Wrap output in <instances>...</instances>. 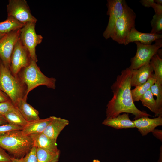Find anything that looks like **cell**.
I'll list each match as a JSON object with an SVG mask.
<instances>
[{
    "instance_id": "1",
    "label": "cell",
    "mask_w": 162,
    "mask_h": 162,
    "mask_svg": "<svg viewBox=\"0 0 162 162\" xmlns=\"http://www.w3.org/2000/svg\"><path fill=\"white\" fill-rule=\"evenodd\" d=\"M131 70L129 68L122 70L111 87L113 96L107 105L106 118H113L121 113H130L135 120L143 117L152 116L135 106L131 94Z\"/></svg>"
},
{
    "instance_id": "2",
    "label": "cell",
    "mask_w": 162,
    "mask_h": 162,
    "mask_svg": "<svg viewBox=\"0 0 162 162\" xmlns=\"http://www.w3.org/2000/svg\"><path fill=\"white\" fill-rule=\"evenodd\" d=\"M33 146L32 138L23 134L21 130L10 131L0 136V147L14 158H23Z\"/></svg>"
},
{
    "instance_id": "3",
    "label": "cell",
    "mask_w": 162,
    "mask_h": 162,
    "mask_svg": "<svg viewBox=\"0 0 162 162\" xmlns=\"http://www.w3.org/2000/svg\"><path fill=\"white\" fill-rule=\"evenodd\" d=\"M0 89L7 94L14 106L21 98L26 100V87L18 76H14L0 58Z\"/></svg>"
},
{
    "instance_id": "4",
    "label": "cell",
    "mask_w": 162,
    "mask_h": 162,
    "mask_svg": "<svg viewBox=\"0 0 162 162\" xmlns=\"http://www.w3.org/2000/svg\"><path fill=\"white\" fill-rule=\"evenodd\" d=\"M36 62L31 59L30 64L22 68L18 74L19 78L26 87V98L29 92L36 87L41 86L55 89L56 80L44 75L37 65Z\"/></svg>"
},
{
    "instance_id": "5",
    "label": "cell",
    "mask_w": 162,
    "mask_h": 162,
    "mask_svg": "<svg viewBox=\"0 0 162 162\" xmlns=\"http://www.w3.org/2000/svg\"><path fill=\"white\" fill-rule=\"evenodd\" d=\"M136 16L133 10L127 5L122 15L116 20L110 38L119 44H124L128 33L135 27Z\"/></svg>"
},
{
    "instance_id": "6",
    "label": "cell",
    "mask_w": 162,
    "mask_h": 162,
    "mask_svg": "<svg viewBox=\"0 0 162 162\" xmlns=\"http://www.w3.org/2000/svg\"><path fill=\"white\" fill-rule=\"evenodd\" d=\"M155 41L153 45H145L138 41L134 42L137 46V50L135 55L131 59V65L129 68L130 70L138 69L149 63L152 57L162 47V38Z\"/></svg>"
},
{
    "instance_id": "7",
    "label": "cell",
    "mask_w": 162,
    "mask_h": 162,
    "mask_svg": "<svg viewBox=\"0 0 162 162\" xmlns=\"http://www.w3.org/2000/svg\"><path fill=\"white\" fill-rule=\"evenodd\" d=\"M36 23L31 22L26 24L20 29L19 38L22 44L29 52L31 59L37 62L38 60L36 47L42 42L43 37L36 33Z\"/></svg>"
},
{
    "instance_id": "8",
    "label": "cell",
    "mask_w": 162,
    "mask_h": 162,
    "mask_svg": "<svg viewBox=\"0 0 162 162\" xmlns=\"http://www.w3.org/2000/svg\"><path fill=\"white\" fill-rule=\"evenodd\" d=\"M7 8L8 16H11L21 23H36L38 21L32 14L26 0H9Z\"/></svg>"
},
{
    "instance_id": "9",
    "label": "cell",
    "mask_w": 162,
    "mask_h": 162,
    "mask_svg": "<svg viewBox=\"0 0 162 162\" xmlns=\"http://www.w3.org/2000/svg\"><path fill=\"white\" fill-rule=\"evenodd\" d=\"M31 60L29 52L22 44L19 38L15 46L11 57L10 69L13 75L17 76L21 69L30 64Z\"/></svg>"
},
{
    "instance_id": "10",
    "label": "cell",
    "mask_w": 162,
    "mask_h": 162,
    "mask_svg": "<svg viewBox=\"0 0 162 162\" xmlns=\"http://www.w3.org/2000/svg\"><path fill=\"white\" fill-rule=\"evenodd\" d=\"M127 5L125 0L107 1V14L109 16V18L107 27L103 33L106 39L110 38L116 20L122 15Z\"/></svg>"
},
{
    "instance_id": "11",
    "label": "cell",
    "mask_w": 162,
    "mask_h": 162,
    "mask_svg": "<svg viewBox=\"0 0 162 162\" xmlns=\"http://www.w3.org/2000/svg\"><path fill=\"white\" fill-rule=\"evenodd\" d=\"M20 29L7 33L0 39V58L9 69L11 55L15 46L19 38Z\"/></svg>"
},
{
    "instance_id": "12",
    "label": "cell",
    "mask_w": 162,
    "mask_h": 162,
    "mask_svg": "<svg viewBox=\"0 0 162 162\" xmlns=\"http://www.w3.org/2000/svg\"><path fill=\"white\" fill-rule=\"evenodd\" d=\"M33 141V146L55 154H60L57 146V140L51 138L43 132L29 135Z\"/></svg>"
},
{
    "instance_id": "13",
    "label": "cell",
    "mask_w": 162,
    "mask_h": 162,
    "mask_svg": "<svg viewBox=\"0 0 162 162\" xmlns=\"http://www.w3.org/2000/svg\"><path fill=\"white\" fill-rule=\"evenodd\" d=\"M162 38L161 34L141 32L137 30L134 27L126 37L124 44L126 45L131 42L138 41L144 44L151 45L153 41Z\"/></svg>"
},
{
    "instance_id": "14",
    "label": "cell",
    "mask_w": 162,
    "mask_h": 162,
    "mask_svg": "<svg viewBox=\"0 0 162 162\" xmlns=\"http://www.w3.org/2000/svg\"><path fill=\"white\" fill-rule=\"evenodd\" d=\"M133 121L135 128L144 136L152 132L157 126L162 125V116L154 118L143 117Z\"/></svg>"
},
{
    "instance_id": "15",
    "label": "cell",
    "mask_w": 162,
    "mask_h": 162,
    "mask_svg": "<svg viewBox=\"0 0 162 162\" xmlns=\"http://www.w3.org/2000/svg\"><path fill=\"white\" fill-rule=\"evenodd\" d=\"M153 71L149 63L138 69L131 70V86L135 87L145 83L150 77Z\"/></svg>"
},
{
    "instance_id": "16",
    "label": "cell",
    "mask_w": 162,
    "mask_h": 162,
    "mask_svg": "<svg viewBox=\"0 0 162 162\" xmlns=\"http://www.w3.org/2000/svg\"><path fill=\"white\" fill-rule=\"evenodd\" d=\"M102 124L117 129L135 128L133 121L129 118L128 113L120 114L113 118H106Z\"/></svg>"
},
{
    "instance_id": "17",
    "label": "cell",
    "mask_w": 162,
    "mask_h": 162,
    "mask_svg": "<svg viewBox=\"0 0 162 162\" xmlns=\"http://www.w3.org/2000/svg\"><path fill=\"white\" fill-rule=\"evenodd\" d=\"M69 124L68 120L53 116L52 120L43 133L49 137L57 140L60 132Z\"/></svg>"
},
{
    "instance_id": "18",
    "label": "cell",
    "mask_w": 162,
    "mask_h": 162,
    "mask_svg": "<svg viewBox=\"0 0 162 162\" xmlns=\"http://www.w3.org/2000/svg\"><path fill=\"white\" fill-rule=\"evenodd\" d=\"M53 116L48 118L39 119L28 122L21 130L25 135L43 132L47 125L52 119Z\"/></svg>"
},
{
    "instance_id": "19",
    "label": "cell",
    "mask_w": 162,
    "mask_h": 162,
    "mask_svg": "<svg viewBox=\"0 0 162 162\" xmlns=\"http://www.w3.org/2000/svg\"><path fill=\"white\" fill-rule=\"evenodd\" d=\"M15 106L28 122L40 118L38 110L28 103L24 99H19Z\"/></svg>"
},
{
    "instance_id": "20",
    "label": "cell",
    "mask_w": 162,
    "mask_h": 162,
    "mask_svg": "<svg viewBox=\"0 0 162 162\" xmlns=\"http://www.w3.org/2000/svg\"><path fill=\"white\" fill-rule=\"evenodd\" d=\"M8 124L23 127L28 122L17 107L14 106L4 116Z\"/></svg>"
},
{
    "instance_id": "21",
    "label": "cell",
    "mask_w": 162,
    "mask_h": 162,
    "mask_svg": "<svg viewBox=\"0 0 162 162\" xmlns=\"http://www.w3.org/2000/svg\"><path fill=\"white\" fill-rule=\"evenodd\" d=\"M156 82L154 75L152 73L148 80L144 83L135 87L131 90V94L134 102L140 100L141 96Z\"/></svg>"
},
{
    "instance_id": "22",
    "label": "cell",
    "mask_w": 162,
    "mask_h": 162,
    "mask_svg": "<svg viewBox=\"0 0 162 162\" xmlns=\"http://www.w3.org/2000/svg\"><path fill=\"white\" fill-rule=\"evenodd\" d=\"M25 25L11 16H8L6 20L0 22V32L7 33L21 29Z\"/></svg>"
},
{
    "instance_id": "23",
    "label": "cell",
    "mask_w": 162,
    "mask_h": 162,
    "mask_svg": "<svg viewBox=\"0 0 162 162\" xmlns=\"http://www.w3.org/2000/svg\"><path fill=\"white\" fill-rule=\"evenodd\" d=\"M151 92L156 97V116H162V84L156 82L151 88Z\"/></svg>"
},
{
    "instance_id": "24",
    "label": "cell",
    "mask_w": 162,
    "mask_h": 162,
    "mask_svg": "<svg viewBox=\"0 0 162 162\" xmlns=\"http://www.w3.org/2000/svg\"><path fill=\"white\" fill-rule=\"evenodd\" d=\"M149 64L154 72L156 82L162 84V59L157 53L152 58Z\"/></svg>"
},
{
    "instance_id": "25",
    "label": "cell",
    "mask_w": 162,
    "mask_h": 162,
    "mask_svg": "<svg viewBox=\"0 0 162 162\" xmlns=\"http://www.w3.org/2000/svg\"><path fill=\"white\" fill-rule=\"evenodd\" d=\"M37 162H58L60 154H53L36 148Z\"/></svg>"
},
{
    "instance_id": "26",
    "label": "cell",
    "mask_w": 162,
    "mask_h": 162,
    "mask_svg": "<svg viewBox=\"0 0 162 162\" xmlns=\"http://www.w3.org/2000/svg\"><path fill=\"white\" fill-rule=\"evenodd\" d=\"M140 100L143 106L146 107L151 111L155 113L156 111V101L154 98L151 88L141 96Z\"/></svg>"
},
{
    "instance_id": "27",
    "label": "cell",
    "mask_w": 162,
    "mask_h": 162,
    "mask_svg": "<svg viewBox=\"0 0 162 162\" xmlns=\"http://www.w3.org/2000/svg\"><path fill=\"white\" fill-rule=\"evenodd\" d=\"M152 29L151 33L160 34L162 31V14H155L151 21Z\"/></svg>"
},
{
    "instance_id": "28",
    "label": "cell",
    "mask_w": 162,
    "mask_h": 162,
    "mask_svg": "<svg viewBox=\"0 0 162 162\" xmlns=\"http://www.w3.org/2000/svg\"><path fill=\"white\" fill-rule=\"evenodd\" d=\"M14 106L10 99L0 102V116H4Z\"/></svg>"
},
{
    "instance_id": "29",
    "label": "cell",
    "mask_w": 162,
    "mask_h": 162,
    "mask_svg": "<svg viewBox=\"0 0 162 162\" xmlns=\"http://www.w3.org/2000/svg\"><path fill=\"white\" fill-rule=\"evenodd\" d=\"M22 162H37L35 146H33L29 152L22 158Z\"/></svg>"
},
{
    "instance_id": "30",
    "label": "cell",
    "mask_w": 162,
    "mask_h": 162,
    "mask_svg": "<svg viewBox=\"0 0 162 162\" xmlns=\"http://www.w3.org/2000/svg\"><path fill=\"white\" fill-rule=\"evenodd\" d=\"M23 127L15 126L9 124L0 125V136L11 130H22Z\"/></svg>"
},
{
    "instance_id": "31",
    "label": "cell",
    "mask_w": 162,
    "mask_h": 162,
    "mask_svg": "<svg viewBox=\"0 0 162 162\" xmlns=\"http://www.w3.org/2000/svg\"><path fill=\"white\" fill-rule=\"evenodd\" d=\"M11 157L0 147V162H12Z\"/></svg>"
},
{
    "instance_id": "32",
    "label": "cell",
    "mask_w": 162,
    "mask_h": 162,
    "mask_svg": "<svg viewBox=\"0 0 162 162\" xmlns=\"http://www.w3.org/2000/svg\"><path fill=\"white\" fill-rule=\"evenodd\" d=\"M142 5L145 7H152L153 5L155 3L153 0H142L140 1Z\"/></svg>"
},
{
    "instance_id": "33",
    "label": "cell",
    "mask_w": 162,
    "mask_h": 162,
    "mask_svg": "<svg viewBox=\"0 0 162 162\" xmlns=\"http://www.w3.org/2000/svg\"><path fill=\"white\" fill-rule=\"evenodd\" d=\"M153 135L157 139L162 141V131L161 130L154 129L152 132Z\"/></svg>"
},
{
    "instance_id": "34",
    "label": "cell",
    "mask_w": 162,
    "mask_h": 162,
    "mask_svg": "<svg viewBox=\"0 0 162 162\" xmlns=\"http://www.w3.org/2000/svg\"><path fill=\"white\" fill-rule=\"evenodd\" d=\"M154 9L155 14H162V5L156 3L154 4L152 7Z\"/></svg>"
},
{
    "instance_id": "35",
    "label": "cell",
    "mask_w": 162,
    "mask_h": 162,
    "mask_svg": "<svg viewBox=\"0 0 162 162\" xmlns=\"http://www.w3.org/2000/svg\"><path fill=\"white\" fill-rule=\"evenodd\" d=\"M10 99L8 95L0 89V102L5 101Z\"/></svg>"
},
{
    "instance_id": "36",
    "label": "cell",
    "mask_w": 162,
    "mask_h": 162,
    "mask_svg": "<svg viewBox=\"0 0 162 162\" xmlns=\"http://www.w3.org/2000/svg\"><path fill=\"white\" fill-rule=\"evenodd\" d=\"M8 124L4 116H0V125Z\"/></svg>"
},
{
    "instance_id": "37",
    "label": "cell",
    "mask_w": 162,
    "mask_h": 162,
    "mask_svg": "<svg viewBox=\"0 0 162 162\" xmlns=\"http://www.w3.org/2000/svg\"><path fill=\"white\" fill-rule=\"evenodd\" d=\"M12 162H22V158L21 159H17L11 157Z\"/></svg>"
},
{
    "instance_id": "38",
    "label": "cell",
    "mask_w": 162,
    "mask_h": 162,
    "mask_svg": "<svg viewBox=\"0 0 162 162\" xmlns=\"http://www.w3.org/2000/svg\"><path fill=\"white\" fill-rule=\"evenodd\" d=\"M158 162H162V148L161 146L160 148V153Z\"/></svg>"
},
{
    "instance_id": "39",
    "label": "cell",
    "mask_w": 162,
    "mask_h": 162,
    "mask_svg": "<svg viewBox=\"0 0 162 162\" xmlns=\"http://www.w3.org/2000/svg\"><path fill=\"white\" fill-rule=\"evenodd\" d=\"M154 2L160 5H162V0H154Z\"/></svg>"
},
{
    "instance_id": "40",
    "label": "cell",
    "mask_w": 162,
    "mask_h": 162,
    "mask_svg": "<svg viewBox=\"0 0 162 162\" xmlns=\"http://www.w3.org/2000/svg\"><path fill=\"white\" fill-rule=\"evenodd\" d=\"M6 33L0 32V39L4 36Z\"/></svg>"
},
{
    "instance_id": "41",
    "label": "cell",
    "mask_w": 162,
    "mask_h": 162,
    "mask_svg": "<svg viewBox=\"0 0 162 162\" xmlns=\"http://www.w3.org/2000/svg\"><path fill=\"white\" fill-rule=\"evenodd\" d=\"M93 162H100V161L99 160L96 159H94L93 160Z\"/></svg>"
},
{
    "instance_id": "42",
    "label": "cell",
    "mask_w": 162,
    "mask_h": 162,
    "mask_svg": "<svg viewBox=\"0 0 162 162\" xmlns=\"http://www.w3.org/2000/svg\"><path fill=\"white\" fill-rule=\"evenodd\" d=\"M126 162H130V161H127Z\"/></svg>"
}]
</instances>
